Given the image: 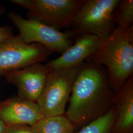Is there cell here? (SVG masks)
I'll return each mask as SVG.
<instances>
[{"mask_svg": "<svg viewBox=\"0 0 133 133\" xmlns=\"http://www.w3.org/2000/svg\"><path fill=\"white\" fill-rule=\"evenodd\" d=\"M114 94L105 68L88 60L80 67L65 115L76 128L82 127L109 110Z\"/></svg>", "mask_w": 133, "mask_h": 133, "instance_id": "obj_1", "label": "cell"}, {"mask_svg": "<svg viewBox=\"0 0 133 133\" xmlns=\"http://www.w3.org/2000/svg\"><path fill=\"white\" fill-rule=\"evenodd\" d=\"M88 59L105 68L113 90L117 92L133 76V26L127 30L115 28L101 40L97 52Z\"/></svg>", "mask_w": 133, "mask_h": 133, "instance_id": "obj_2", "label": "cell"}, {"mask_svg": "<svg viewBox=\"0 0 133 133\" xmlns=\"http://www.w3.org/2000/svg\"><path fill=\"white\" fill-rule=\"evenodd\" d=\"M28 10V18L58 30L71 25L85 0H12Z\"/></svg>", "mask_w": 133, "mask_h": 133, "instance_id": "obj_3", "label": "cell"}, {"mask_svg": "<svg viewBox=\"0 0 133 133\" xmlns=\"http://www.w3.org/2000/svg\"><path fill=\"white\" fill-rule=\"evenodd\" d=\"M120 0H85L72 24L82 34L107 38L115 28L114 13Z\"/></svg>", "mask_w": 133, "mask_h": 133, "instance_id": "obj_4", "label": "cell"}, {"mask_svg": "<svg viewBox=\"0 0 133 133\" xmlns=\"http://www.w3.org/2000/svg\"><path fill=\"white\" fill-rule=\"evenodd\" d=\"M81 66L50 71L37 102L44 117L65 114L66 103Z\"/></svg>", "mask_w": 133, "mask_h": 133, "instance_id": "obj_5", "label": "cell"}, {"mask_svg": "<svg viewBox=\"0 0 133 133\" xmlns=\"http://www.w3.org/2000/svg\"><path fill=\"white\" fill-rule=\"evenodd\" d=\"M8 17L26 43L40 44L52 52L61 54L72 44L71 34L63 33L35 19H25L14 11L9 13Z\"/></svg>", "mask_w": 133, "mask_h": 133, "instance_id": "obj_6", "label": "cell"}, {"mask_svg": "<svg viewBox=\"0 0 133 133\" xmlns=\"http://www.w3.org/2000/svg\"><path fill=\"white\" fill-rule=\"evenodd\" d=\"M38 43H26L19 35L0 43V76L5 72L18 70L45 61L51 53Z\"/></svg>", "mask_w": 133, "mask_h": 133, "instance_id": "obj_7", "label": "cell"}, {"mask_svg": "<svg viewBox=\"0 0 133 133\" xmlns=\"http://www.w3.org/2000/svg\"><path fill=\"white\" fill-rule=\"evenodd\" d=\"M49 72L46 66L40 63L5 72L1 76H4L8 83L16 86L17 97L37 103Z\"/></svg>", "mask_w": 133, "mask_h": 133, "instance_id": "obj_8", "label": "cell"}, {"mask_svg": "<svg viewBox=\"0 0 133 133\" xmlns=\"http://www.w3.org/2000/svg\"><path fill=\"white\" fill-rule=\"evenodd\" d=\"M101 39L90 34H81L74 44L68 48L56 59L45 65L49 71L81 66L92 56L100 45Z\"/></svg>", "mask_w": 133, "mask_h": 133, "instance_id": "obj_9", "label": "cell"}, {"mask_svg": "<svg viewBox=\"0 0 133 133\" xmlns=\"http://www.w3.org/2000/svg\"><path fill=\"white\" fill-rule=\"evenodd\" d=\"M44 117L38 104L16 96L0 101V119L8 126H32Z\"/></svg>", "mask_w": 133, "mask_h": 133, "instance_id": "obj_10", "label": "cell"}, {"mask_svg": "<svg viewBox=\"0 0 133 133\" xmlns=\"http://www.w3.org/2000/svg\"><path fill=\"white\" fill-rule=\"evenodd\" d=\"M112 105L115 111L112 133H133V76L115 93Z\"/></svg>", "mask_w": 133, "mask_h": 133, "instance_id": "obj_11", "label": "cell"}, {"mask_svg": "<svg viewBox=\"0 0 133 133\" xmlns=\"http://www.w3.org/2000/svg\"><path fill=\"white\" fill-rule=\"evenodd\" d=\"M31 127L36 133H74L76 129L65 114L43 117Z\"/></svg>", "mask_w": 133, "mask_h": 133, "instance_id": "obj_12", "label": "cell"}, {"mask_svg": "<svg viewBox=\"0 0 133 133\" xmlns=\"http://www.w3.org/2000/svg\"><path fill=\"white\" fill-rule=\"evenodd\" d=\"M114 22L115 28L121 30H127L133 26V0L119 1L114 10Z\"/></svg>", "mask_w": 133, "mask_h": 133, "instance_id": "obj_13", "label": "cell"}, {"mask_svg": "<svg viewBox=\"0 0 133 133\" xmlns=\"http://www.w3.org/2000/svg\"><path fill=\"white\" fill-rule=\"evenodd\" d=\"M115 111L112 105L104 115L87 124L77 133H112Z\"/></svg>", "mask_w": 133, "mask_h": 133, "instance_id": "obj_14", "label": "cell"}, {"mask_svg": "<svg viewBox=\"0 0 133 133\" xmlns=\"http://www.w3.org/2000/svg\"><path fill=\"white\" fill-rule=\"evenodd\" d=\"M7 133H36L28 125H14L8 126Z\"/></svg>", "mask_w": 133, "mask_h": 133, "instance_id": "obj_15", "label": "cell"}, {"mask_svg": "<svg viewBox=\"0 0 133 133\" xmlns=\"http://www.w3.org/2000/svg\"><path fill=\"white\" fill-rule=\"evenodd\" d=\"M14 36L13 28L12 27L0 26V43Z\"/></svg>", "mask_w": 133, "mask_h": 133, "instance_id": "obj_16", "label": "cell"}, {"mask_svg": "<svg viewBox=\"0 0 133 133\" xmlns=\"http://www.w3.org/2000/svg\"><path fill=\"white\" fill-rule=\"evenodd\" d=\"M8 126L0 119V133H7Z\"/></svg>", "mask_w": 133, "mask_h": 133, "instance_id": "obj_17", "label": "cell"}, {"mask_svg": "<svg viewBox=\"0 0 133 133\" xmlns=\"http://www.w3.org/2000/svg\"><path fill=\"white\" fill-rule=\"evenodd\" d=\"M5 8L3 6L0 5V15L5 14Z\"/></svg>", "mask_w": 133, "mask_h": 133, "instance_id": "obj_18", "label": "cell"}]
</instances>
